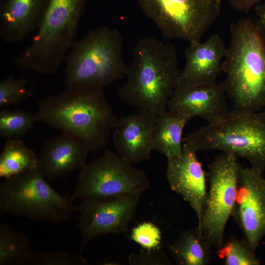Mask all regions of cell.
<instances>
[{"instance_id": "cell-1", "label": "cell", "mask_w": 265, "mask_h": 265, "mask_svg": "<svg viewBox=\"0 0 265 265\" xmlns=\"http://www.w3.org/2000/svg\"><path fill=\"white\" fill-rule=\"evenodd\" d=\"M119 98L141 112L158 117L167 108L181 71L176 50L153 36L140 38L133 49Z\"/></svg>"}, {"instance_id": "cell-2", "label": "cell", "mask_w": 265, "mask_h": 265, "mask_svg": "<svg viewBox=\"0 0 265 265\" xmlns=\"http://www.w3.org/2000/svg\"><path fill=\"white\" fill-rule=\"evenodd\" d=\"M38 122L80 141L89 152L107 145L119 119L103 89L65 90L40 101Z\"/></svg>"}, {"instance_id": "cell-3", "label": "cell", "mask_w": 265, "mask_h": 265, "mask_svg": "<svg viewBox=\"0 0 265 265\" xmlns=\"http://www.w3.org/2000/svg\"><path fill=\"white\" fill-rule=\"evenodd\" d=\"M230 32L222 63L227 98L233 109L258 111L265 107V44L249 18L232 23Z\"/></svg>"}, {"instance_id": "cell-4", "label": "cell", "mask_w": 265, "mask_h": 265, "mask_svg": "<svg viewBox=\"0 0 265 265\" xmlns=\"http://www.w3.org/2000/svg\"><path fill=\"white\" fill-rule=\"evenodd\" d=\"M66 89H103L125 77L123 39L108 26L89 30L75 41L66 59Z\"/></svg>"}, {"instance_id": "cell-5", "label": "cell", "mask_w": 265, "mask_h": 265, "mask_svg": "<svg viewBox=\"0 0 265 265\" xmlns=\"http://www.w3.org/2000/svg\"><path fill=\"white\" fill-rule=\"evenodd\" d=\"M87 0H50L30 44L12 57L14 65L43 75L55 73L75 42Z\"/></svg>"}, {"instance_id": "cell-6", "label": "cell", "mask_w": 265, "mask_h": 265, "mask_svg": "<svg viewBox=\"0 0 265 265\" xmlns=\"http://www.w3.org/2000/svg\"><path fill=\"white\" fill-rule=\"evenodd\" d=\"M183 141L199 150H216L245 159L251 168L265 169V111H229L183 138Z\"/></svg>"}, {"instance_id": "cell-7", "label": "cell", "mask_w": 265, "mask_h": 265, "mask_svg": "<svg viewBox=\"0 0 265 265\" xmlns=\"http://www.w3.org/2000/svg\"><path fill=\"white\" fill-rule=\"evenodd\" d=\"M37 169L16 175L0 186V213L37 221L60 223L70 219L77 208L73 198L62 196Z\"/></svg>"}, {"instance_id": "cell-8", "label": "cell", "mask_w": 265, "mask_h": 265, "mask_svg": "<svg viewBox=\"0 0 265 265\" xmlns=\"http://www.w3.org/2000/svg\"><path fill=\"white\" fill-rule=\"evenodd\" d=\"M166 38L200 41L220 15L221 0H138Z\"/></svg>"}, {"instance_id": "cell-9", "label": "cell", "mask_w": 265, "mask_h": 265, "mask_svg": "<svg viewBox=\"0 0 265 265\" xmlns=\"http://www.w3.org/2000/svg\"><path fill=\"white\" fill-rule=\"evenodd\" d=\"M150 186L142 170L109 150L81 168L73 199H99L119 195L142 193Z\"/></svg>"}, {"instance_id": "cell-10", "label": "cell", "mask_w": 265, "mask_h": 265, "mask_svg": "<svg viewBox=\"0 0 265 265\" xmlns=\"http://www.w3.org/2000/svg\"><path fill=\"white\" fill-rule=\"evenodd\" d=\"M234 154L223 153L208 165L209 189L205 209L197 229L212 246L223 244L227 222L235 205L242 166Z\"/></svg>"}, {"instance_id": "cell-11", "label": "cell", "mask_w": 265, "mask_h": 265, "mask_svg": "<svg viewBox=\"0 0 265 265\" xmlns=\"http://www.w3.org/2000/svg\"><path fill=\"white\" fill-rule=\"evenodd\" d=\"M140 194L83 200L77 208L79 213L77 226L81 235V251L88 242L100 236H127L128 226L135 214Z\"/></svg>"}, {"instance_id": "cell-12", "label": "cell", "mask_w": 265, "mask_h": 265, "mask_svg": "<svg viewBox=\"0 0 265 265\" xmlns=\"http://www.w3.org/2000/svg\"><path fill=\"white\" fill-rule=\"evenodd\" d=\"M262 174L241 167L231 214L254 252L265 236V179Z\"/></svg>"}, {"instance_id": "cell-13", "label": "cell", "mask_w": 265, "mask_h": 265, "mask_svg": "<svg viewBox=\"0 0 265 265\" xmlns=\"http://www.w3.org/2000/svg\"><path fill=\"white\" fill-rule=\"evenodd\" d=\"M197 151L184 143L180 157L167 159L166 176L171 189L181 195L194 211L198 225L201 221L207 197L206 174Z\"/></svg>"}, {"instance_id": "cell-14", "label": "cell", "mask_w": 265, "mask_h": 265, "mask_svg": "<svg viewBox=\"0 0 265 265\" xmlns=\"http://www.w3.org/2000/svg\"><path fill=\"white\" fill-rule=\"evenodd\" d=\"M223 82L195 86L177 85L167 104L170 111L191 119L199 116L213 123L230 110Z\"/></svg>"}, {"instance_id": "cell-15", "label": "cell", "mask_w": 265, "mask_h": 265, "mask_svg": "<svg viewBox=\"0 0 265 265\" xmlns=\"http://www.w3.org/2000/svg\"><path fill=\"white\" fill-rule=\"evenodd\" d=\"M227 48L218 34L204 42L193 41L185 52L186 63L181 71L177 85L195 86L216 83L222 71V60Z\"/></svg>"}, {"instance_id": "cell-16", "label": "cell", "mask_w": 265, "mask_h": 265, "mask_svg": "<svg viewBox=\"0 0 265 265\" xmlns=\"http://www.w3.org/2000/svg\"><path fill=\"white\" fill-rule=\"evenodd\" d=\"M156 118L140 112L119 119L112 139L120 157L132 164L149 159Z\"/></svg>"}, {"instance_id": "cell-17", "label": "cell", "mask_w": 265, "mask_h": 265, "mask_svg": "<svg viewBox=\"0 0 265 265\" xmlns=\"http://www.w3.org/2000/svg\"><path fill=\"white\" fill-rule=\"evenodd\" d=\"M89 150L80 141L65 133L47 139L38 158V169L54 180L85 165Z\"/></svg>"}, {"instance_id": "cell-18", "label": "cell", "mask_w": 265, "mask_h": 265, "mask_svg": "<svg viewBox=\"0 0 265 265\" xmlns=\"http://www.w3.org/2000/svg\"><path fill=\"white\" fill-rule=\"evenodd\" d=\"M50 0H5L0 8V38L20 43L40 26Z\"/></svg>"}, {"instance_id": "cell-19", "label": "cell", "mask_w": 265, "mask_h": 265, "mask_svg": "<svg viewBox=\"0 0 265 265\" xmlns=\"http://www.w3.org/2000/svg\"><path fill=\"white\" fill-rule=\"evenodd\" d=\"M190 118L166 110L157 117L152 139L153 150H156L167 159L182 155L183 133Z\"/></svg>"}, {"instance_id": "cell-20", "label": "cell", "mask_w": 265, "mask_h": 265, "mask_svg": "<svg viewBox=\"0 0 265 265\" xmlns=\"http://www.w3.org/2000/svg\"><path fill=\"white\" fill-rule=\"evenodd\" d=\"M167 247L177 265H207L211 259L212 246L197 228L181 232Z\"/></svg>"}, {"instance_id": "cell-21", "label": "cell", "mask_w": 265, "mask_h": 265, "mask_svg": "<svg viewBox=\"0 0 265 265\" xmlns=\"http://www.w3.org/2000/svg\"><path fill=\"white\" fill-rule=\"evenodd\" d=\"M38 168V158L18 138L8 139L0 155V177L6 180Z\"/></svg>"}, {"instance_id": "cell-22", "label": "cell", "mask_w": 265, "mask_h": 265, "mask_svg": "<svg viewBox=\"0 0 265 265\" xmlns=\"http://www.w3.org/2000/svg\"><path fill=\"white\" fill-rule=\"evenodd\" d=\"M34 253L25 235L0 223V265H27Z\"/></svg>"}, {"instance_id": "cell-23", "label": "cell", "mask_w": 265, "mask_h": 265, "mask_svg": "<svg viewBox=\"0 0 265 265\" xmlns=\"http://www.w3.org/2000/svg\"><path fill=\"white\" fill-rule=\"evenodd\" d=\"M37 122L36 114L23 110L1 109L0 111V136L7 139L18 138L32 130Z\"/></svg>"}, {"instance_id": "cell-24", "label": "cell", "mask_w": 265, "mask_h": 265, "mask_svg": "<svg viewBox=\"0 0 265 265\" xmlns=\"http://www.w3.org/2000/svg\"><path fill=\"white\" fill-rule=\"evenodd\" d=\"M218 256L225 265H259L260 260L244 239L231 237L228 242L218 248Z\"/></svg>"}, {"instance_id": "cell-25", "label": "cell", "mask_w": 265, "mask_h": 265, "mask_svg": "<svg viewBox=\"0 0 265 265\" xmlns=\"http://www.w3.org/2000/svg\"><path fill=\"white\" fill-rule=\"evenodd\" d=\"M33 90L26 79L9 76L0 82V106L23 101L31 96Z\"/></svg>"}, {"instance_id": "cell-26", "label": "cell", "mask_w": 265, "mask_h": 265, "mask_svg": "<svg viewBox=\"0 0 265 265\" xmlns=\"http://www.w3.org/2000/svg\"><path fill=\"white\" fill-rule=\"evenodd\" d=\"M88 263L81 256L64 251L34 253L27 265H85Z\"/></svg>"}, {"instance_id": "cell-27", "label": "cell", "mask_w": 265, "mask_h": 265, "mask_svg": "<svg viewBox=\"0 0 265 265\" xmlns=\"http://www.w3.org/2000/svg\"><path fill=\"white\" fill-rule=\"evenodd\" d=\"M131 238L145 250H152L160 247L161 233L154 224L144 222L134 227L131 233Z\"/></svg>"}, {"instance_id": "cell-28", "label": "cell", "mask_w": 265, "mask_h": 265, "mask_svg": "<svg viewBox=\"0 0 265 265\" xmlns=\"http://www.w3.org/2000/svg\"><path fill=\"white\" fill-rule=\"evenodd\" d=\"M130 265H170L172 263L161 247L146 250L140 253H132L128 257Z\"/></svg>"}, {"instance_id": "cell-29", "label": "cell", "mask_w": 265, "mask_h": 265, "mask_svg": "<svg viewBox=\"0 0 265 265\" xmlns=\"http://www.w3.org/2000/svg\"><path fill=\"white\" fill-rule=\"evenodd\" d=\"M256 19L254 22L256 30L265 44V1L254 7Z\"/></svg>"}, {"instance_id": "cell-30", "label": "cell", "mask_w": 265, "mask_h": 265, "mask_svg": "<svg viewBox=\"0 0 265 265\" xmlns=\"http://www.w3.org/2000/svg\"><path fill=\"white\" fill-rule=\"evenodd\" d=\"M262 0H228L231 7L235 10L248 14L250 10Z\"/></svg>"}]
</instances>
